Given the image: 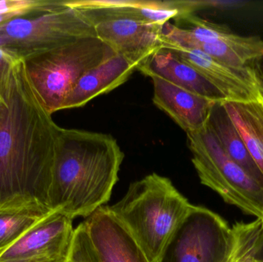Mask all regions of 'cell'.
<instances>
[{
	"label": "cell",
	"instance_id": "cell-19",
	"mask_svg": "<svg viewBox=\"0 0 263 262\" xmlns=\"http://www.w3.org/2000/svg\"><path fill=\"white\" fill-rule=\"evenodd\" d=\"M66 262H100L84 221L74 229L72 246Z\"/></svg>",
	"mask_w": 263,
	"mask_h": 262
},
{
	"label": "cell",
	"instance_id": "cell-16",
	"mask_svg": "<svg viewBox=\"0 0 263 262\" xmlns=\"http://www.w3.org/2000/svg\"><path fill=\"white\" fill-rule=\"evenodd\" d=\"M222 104L263 175V98Z\"/></svg>",
	"mask_w": 263,
	"mask_h": 262
},
{
	"label": "cell",
	"instance_id": "cell-10",
	"mask_svg": "<svg viewBox=\"0 0 263 262\" xmlns=\"http://www.w3.org/2000/svg\"><path fill=\"white\" fill-rule=\"evenodd\" d=\"M72 219L52 211L0 254V262L66 261L73 238Z\"/></svg>",
	"mask_w": 263,
	"mask_h": 262
},
{
	"label": "cell",
	"instance_id": "cell-1",
	"mask_svg": "<svg viewBox=\"0 0 263 262\" xmlns=\"http://www.w3.org/2000/svg\"><path fill=\"white\" fill-rule=\"evenodd\" d=\"M60 130L34 94L23 61H17L0 89V209L52 211Z\"/></svg>",
	"mask_w": 263,
	"mask_h": 262
},
{
	"label": "cell",
	"instance_id": "cell-24",
	"mask_svg": "<svg viewBox=\"0 0 263 262\" xmlns=\"http://www.w3.org/2000/svg\"><path fill=\"white\" fill-rule=\"evenodd\" d=\"M257 262H263V260L259 259H259L257 260Z\"/></svg>",
	"mask_w": 263,
	"mask_h": 262
},
{
	"label": "cell",
	"instance_id": "cell-3",
	"mask_svg": "<svg viewBox=\"0 0 263 262\" xmlns=\"http://www.w3.org/2000/svg\"><path fill=\"white\" fill-rule=\"evenodd\" d=\"M193 205L166 177L156 173L132 183L109 210L128 229L151 262H158Z\"/></svg>",
	"mask_w": 263,
	"mask_h": 262
},
{
	"label": "cell",
	"instance_id": "cell-2",
	"mask_svg": "<svg viewBox=\"0 0 263 262\" xmlns=\"http://www.w3.org/2000/svg\"><path fill=\"white\" fill-rule=\"evenodd\" d=\"M124 158L109 134L60 128L49 201L52 211L86 218L109 201Z\"/></svg>",
	"mask_w": 263,
	"mask_h": 262
},
{
	"label": "cell",
	"instance_id": "cell-14",
	"mask_svg": "<svg viewBox=\"0 0 263 262\" xmlns=\"http://www.w3.org/2000/svg\"><path fill=\"white\" fill-rule=\"evenodd\" d=\"M138 67L137 64L115 54L80 78L65 99L62 110L83 107L99 95L109 93L126 83Z\"/></svg>",
	"mask_w": 263,
	"mask_h": 262
},
{
	"label": "cell",
	"instance_id": "cell-8",
	"mask_svg": "<svg viewBox=\"0 0 263 262\" xmlns=\"http://www.w3.org/2000/svg\"><path fill=\"white\" fill-rule=\"evenodd\" d=\"M231 241L232 226L222 217L193 205L158 262H224Z\"/></svg>",
	"mask_w": 263,
	"mask_h": 262
},
{
	"label": "cell",
	"instance_id": "cell-22",
	"mask_svg": "<svg viewBox=\"0 0 263 262\" xmlns=\"http://www.w3.org/2000/svg\"><path fill=\"white\" fill-rule=\"evenodd\" d=\"M256 64V69H257L258 73H259V76H260L261 80H262L263 84V58L261 59L258 60L255 63Z\"/></svg>",
	"mask_w": 263,
	"mask_h": 262
},
{
	"label": "cell",
	"instance_id": "cell-11",
	"mask_svg": "<svg viewBox=\"0 0 263 262\" xmlns=\"http://www.w3.org/2000/svg\"><path fill=\"white\" fill-rule=\"evenodd\" d=\"M100 262H151L128 229L102 206L84 221Z\"/></svg>",
	"mask_w": 263,
	"mask_h": 262
},
{
	"label": "cell",
	"instance_id": "cell-7",
	"mask_svg": "<svg viewBox=\"0 0 263 262\" xmlns=\"http://www.w3.org/2000/svg\"><path fill=\"white\" fill-rule=\"evenodd\" d=\"M92 21L97 38L117 55L140 66L162 48V28L133 16L121 0H67Z\"/></svg>",
	"mask_w": 263,
	"mask_h": 262
},
{
	"label": "cell",
	"instance_id": "cell-5",
	"mask_svg": "<svg viewBox=\"0 0 263 262\" xmlns=\"http://www.w3.org/2000/svg\"><path fill=\"white\" fill-rule=\"evenodd\" d=\"M115 54L100 38L89 37L22 61L37 99L52 115L62 110L66 97L86 72Z\"/></svg>",
	"mask_w": 263,
	"mask_h": 262
},
{
	"label": "cell",
	"instance_id": "cell-21",
	"mask_svg": "<svg viewBox=\"0 0 263 262\" xmlns=\"http://www.w3.org/2000/svg\"><path fill=\"white\" fill-rule=\"evenodd\" d=\"M16 62L6 52L0 49V89L9 79L12 68Z\"/></svg>",
	"mask_w": 263,
	"mask_h": 262
},
{
	"label": "cell",
	"instance_id": "cell-20",
	"mask_svg": "<svg viewBox=\"0 0 263 262\" xmlns=\"http://www.w3.org/2000/svg\"><path fill=\"white\" fill-rule=\"evenodd\" d=\"M35 0H3L0 1V25L23 13Z\"/></svg>",
	"mask_w": 263,
	"mask_h": 262
},
{
	"label": "cell",
	"instance_id": "cell-17",
	"mask_svg": "<svg viewBox=\"0 0 263 262\" xmlns=\"http://www.w3.org/2000/svg\"><path fill=\"white\" fill-rule=\"evenodd\" d=\"M262 249V221H238L232 226L231 246L224 262H257Z\"/></svg>",
	"mask_w": 263,
	"mask_h": 262
},
{
	"label": "cell",
	"instance_id": "cell-9",
	"mask_svg": "<svg viewBox=\"0 0 263 262\" xmlns=\"http://www.w3.org/2000/svg\"><path fill=\"white\" fill-rule=\"evenodd\" d=\"M181 59L203 75L225 97V101L249 102L263 98V84L255 62L246 67H234L202 51L163 43Z\"/></svg>",
	"mask_w": 263,
	"mask_h": 262
},
{
	"label": "cell",
	"instance_id": "cell-6",
	"mask_svg": "<svg viewBox=\"0 0 263 262\" xmlns=\"http://www.w3.org/2000/svg\"><path fill=\"white\" fill-rule=\"evenodd\" d=\"M200 183L224 201L256 219L263 218V185L227 155L208 126L186 134Z\"/></svg>",
	"mask_w": 263,
	"mask_h": 262
},
{
	"label": "cell",
	"instance_id": "cell-13",
	"mask_svg": "<svg viewBox=\"0 0 263 262\" xmlns=\"http://www.w3.org/2000/svg\"><path fill=\"white\" fill-rule=\"evenodd\" d=\"M145 76L156 75L178 87L212 102L225 101V97L203 75L181 59L173 51L162 48L138 67Z\"/></svg>",
	"mask_w": 263,
	"mask_h": 262
},
{
	"label": "cell",
	"instance_id": "cell-18",
	"mask_svg": "<svg viewBox=\"0 0 263 262\" xmlns=\"http://www.w3.org/2000/svg\"><path fill=\"white\" fill-rule=\"evenodd\" d=\"M51 212L32 207L0 209V254Z\"/></svg>",
	"mask_w": 263,
	"mask_h": 262
},
{
	"label": "cell",
	"instance_id": "cell-15",
	"mask_svg": "<svg viewBox=\"0 0 263 262\" xmlns=\"http://www.w3.org/2000/svg\"><path fill=\"white\" fill-rule=\"evenodd\" d=\"M206 126L224 152L250 176L263 185V175L250 155L240 134L233 124L222 102L214 103Z\"/></svg>",
	"mask_w": 263,
	"mask_h": 262
},
{
	"label": "cell",
	"instance_id": "cell-12",
	"mask_svg": "<svg viewBox=\"0 0 263 262\" xmlns=\"http://www.w3.org/2000/svg\"><path fill=\"white\" fill-rule=\"evenodd\" d=\"M150 78L153 79L155 106L166 113L186 134L200 130L206 126L215 102L178 87L156 75Z\"/></svg>",
	"mask_w": 263,
	"mask_h": 262
},
{
	"label": "cell",
	"instance_id": "cell-4",
	"mask_svg": "<svg viewBox=\"0 0 263 262\" xmlns=\"http://www.w3.org/2000/svg\"><path fill=\"white\" fill-rule=\"evenodd\" d=\"M89 37H97L92 21L66 0H35L0 25V49L15 61Z\"/></svg>",
	"mask_w": 263,
	"mask_h": 262
},
{
	"label": "cell",
	"instance_id": "cell-25",
	"mask_svg": "<svg viewBox=\"0 0 263 262\" xmlns=\"http://www.w3.org/2000/svg\"><path fill=\"white\" fill-rule=\"evenodd\" d=\"M261 221H262V227H263V218L262 220H261Z\"/></svg>",
	"mask_w": 263,
	"mask_h": 262
},
{
	"label": "cell",
	"instance_id": "cell-23",
	"mask_svg": "<svg viewBox=\"0 0 263 262\" xmlns=\"http://www.w3.org/2000/svg\"><path fill=\"white\" fill-rule=\"evenodd\" d=\"M24 262H66L64 261H45V260H31V261H24Z\"/></svg>",
	"mask_w": 263,
	"mask_h": 262
}]
</instances>
